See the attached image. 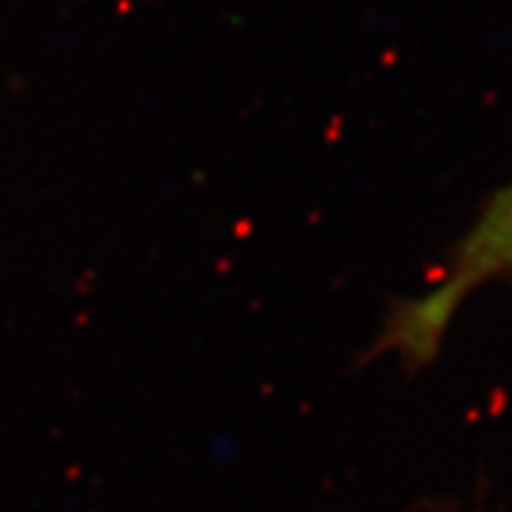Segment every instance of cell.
<instances>
[{
  "label": "cell",
  "mask_w": 512,
  "mask_h": 512,
  "mask_svg": "<svg viewBox=\"0 0 512 512\" xmlns=\"http://www.w3.org/2000/svg\"><path fill=\"white\" fill-rule=\"evenodd\" d=\"M497 280H512V183L481 207L432 288L392 306L369 358L395 353L405 369L429 366L465 298Z\"/></svg>",
  "instance_id": "6da1fadb"
}]
</instances>
